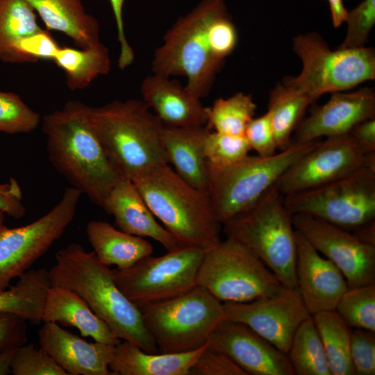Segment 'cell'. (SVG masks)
<instances>
[{
	"label": "cell",
	"instance_id": "cell-1",
	"mask_svg": "<svg viewBox=\"0 0 375 375\" xmlns=\"http://www.w3.org/2000/svg\"><path fill=\"white\" fill-rule=\"evenodd\" d=\"M237 42L238 32L225 0H201L163 36L154 52L152 72L185 77V89L201 99L209 94Z\"/></svg>",
	"mask_w": 375,
	"mask_h": 375
},
{
	"label": "cell",
	"instance_id": "cell-2",
	"mask_svg": "<svg viewBox=\"0 0 375 375\" xmlns=\"http://www.w3.org/2000/svg\"><path fill=\"white\" fill-rule=\"evenodd\" d=\"M87 109L82 102L68 101L43 117L42 131L53 167L71 187L102 208L122 176L96 135Z\"/></svg>",
	"mask_w": 375,
	"mask_h": 375
},
{
	"label": "cell",
	"instance_id": "cell-3",
	"mask_svg": "<svg viewBox=\"0 0 375 375\" xmlns=\"http://www.w3.org/2000/svg\"><path fill=\"white\" fill-rule=\"evenodd\" d=\"M49 274L51 285L77 293L119 339L144 351L158 353L140 309L119 288L112 269L93 251H85L78 243L69 244L56 253Z\"/></svg>",
	"mask_w": 375,
	"mask_h": 375
},
{
	"label": "cell",
	"instance_id": "cell-4",
	"mask_svg": "<svg viewBox=\"0 0 375 375\" xmlns=\"http://www.w3.org/2000/svg\"><path fill=\"white\" fill-rule=\"evenodd\" d=\"M131 180L153 215L183 244L207 250L221 241L222 225L208 192L188 183L168 163Z\"/></svg>",
	"mask_w": 375,
	"mask_h": 375
},
{
	"label": "cell",
	"instance_id": "cell-5",
	"mask_svg": "<svg viewBox=\"0 0 375 375\" xmlns=\"http://www.w3.org/2000/svg\"><path fill=\"white\" fill-rule=\"evenodd\" d=\"M143 101L114 100L88 106L90 122L122 177L133 179L168 160L161 143L163 124Z\"/></svg>",
	"mask_w": 375,
	"mask_h": 375
},
{
	"label": "cell",
	"instance_id": "cell-6",
	"mask_svg": "<svg viewBox=\"0 0 375 375\" xmlns=\"http://www.w3.org/2000/svg\"><path fill=\"white\" fill-rule=\"evenodd\" d=\"M292 217L275 183L222 224L227 238L249 248L287 288L297 286V235Z\"/></svg>",
	"mask_w": 375,
	"mask_h": 375
},
{
	"label": "cell",
	"instance_id": "cell-7",
	"mask_svg": "<svg viewBox=\"0 0 375 375\" xmlns=\"http://www.w3.org/2000/svg\"><path fill=\"white\" fill-rule=\"evenodd\" d=\"M139 308L159 353L187 352L202 347L226 319L223 303L199 285Z\"/></svg>",
	"mask_w": 375,
	"mask_h": 375
},
{
	"label": "cell",
	"instance_id": "cell-8",
	"mask_svg": "<svg viewBox=\"0 0 375 375\" xmlns=\"http://www.w3.org/2000/svg\"><path fill=\"white\" fill-rule=\"evenodd\" d=\"M319 141H292L285 149L269 157L247 156L226 167L208 165V194L222 224L257 201L286 169Z\"/></svg>",
	"mask_w": 375,
	"mask_h": 375
},
{
	"label": "cell",
	"instance_id": "cell-9",
	"mask_svg": "<svg viewBox=\"0 0 375 375\" xmlns=\"http://www.w3.org/2000/svg\"><path fill=\"white\" fill-rule=\"evenodd\" d=\"M293 49L302 61V70L285 80L313 102L326 93L348 91L375 78L373 48L332 51L319 35L310 33L296 36Z\"/></svg>",
	"mask_w": 375,
	"mask_h": 375
},
{
	"label": "cell",
	"instance_id": "cell-10",
	"mask_svg": "<svg viewBox=\"0 0 375 375\" xmlns=\"http://www.w3.org/2000/svg\"><path fill=\"white\" fill-rule=\"evenodd\" d=\"M197 285L222 303L249 302L272 295L283 287L258 256L231 238L205 250Z\"/></svg>",
	"mask_w": 375,
	"mask_h": 375
},
{
	"label": "cell",
	"instance_id": "cell-11",
	"mask_svg": "<svg viewBox=\"0 0 375 375\" xmlns=\"http://www.w3.org/2000/svg\"><path fill=\"white\" fill-rule=\"evenodd\" d=\"M292 214H306L348 231L375 222V165L328 183L284 196Z\"/></svg>",
	"mask_w": 375,
	"mask_h": 375
},
{
	"label": "cell",
	"instance_id": "cell-12",
	"mask_svg": "<svg viewBox=\"0 0 375 375\" xmlns=\"http://www.w3.org/2000/svg\"><path fill=\"white\" fill-rule=\"evenodd\" d=\"M205 250L183 246L149 256L126 269H112L122 292L138 308L180 295L197 285Z\"/></svg>",
	"mask_w": 375,
	"mask_h": 375
},
{
	"label": "cell",
	"instance_id": "cell-13",
	"mask_svg": "<svg viewBox=\"0 0 375 375\" xmlns=\"http://www.w3.org/2000/svg\"><path fill=\"white\" fill-rule=\"evenodd\" d=\"M81 195L68 187L56 206L33 222L14 228L0 224V290L8 288L60 239L75 217Z\"/></svg>",
	"mask_w": 375,
	"mask_h": 375
},
{
	"label": "cell",
	"instance_id": "cell-14",
	"mask_svg": "<svg viewBox=\"0 0 375 375\" xmlns=\"http://www.w3.org/2000/svg\"><path fill=\"white\" fill-rule=\"evenodd\" d=\"M369 165H375V153L364 154L349 133L328 137L290 165L276 184L285 196L328 183Z\"/></svg>",
	"mask_w": 375,
	"mask_h": 375
},
{
	"label": "cell",
	"instance_id": "cell-15",
	"mask_svg": "<svg viewBox=\"0 0 375 375\" xmlns=\"http://www.w3.org/2000/svg\"><path fill=\"white\" fill-rule=\"evenodd\" d=\"M292 219L294 229L340 270L349 288L375 283V245L308 215L294 214Z\"/></svg>",
	"mask_w": 375,
	"mask_h": 375
},
{
	"label": "cell",
	"instance_id": "cell-16",
	"mask_svg": "<svg viewBox=\"0 0 375 375\" xmlns=\"http://www.w3.org/2000/svg\"><path fill=\"white\" fill-rule=\"evenodd\" d=\"M226 319L244 324L288 353L301 324L310 317L297 288L245 303H223Z\"/></svg>",
	"mask_w": 375,
	"mask_h": 375
},
{
	"label": "cell",
	"instance_id": "cell-17",
	"mask_svg": "<svg viewBox=\"0 0 375 375\" xmlns=\"http://www.w3.org/2000/svg\"><path fill=\"white\" fill-rule=\"evenodd\" d=\"M247 375H294L288 356L243 323L225 319L208 340Z\"/></svg>",
	"mask_w": 375,
	"mask_h": 375
},
{
	"label": "cell",
	"instance_id": "cell-18",
	"mask_svg": "<svg viewBox=\"0 0 375 375\" xmlns=\"http://www.w3.org/2000/svg\"><path fill=\"white\" fill-rule=\"evenodd\" d=\"M374 117L375 93L372 88L334 92L326 103L301 121L294 141L306 142L347 134L359 122Z\"/></svg>",
	"mask_w": 375,
	"mask_h": 375
},
{
	"label": "cell",
	"instance_id": "cell-19",
	"mask_svg": "<svg viewBox=\"0 0 375 375\" xmlns=\"http://www.w3.org/2000/svg\"><path fill=\"white\" fill-rule=\"evenodd\" d=\"M296 235V288L306 308L310 315L334 310L349 288L344 275L297 231Z\"/></svg>",
	"mask_w": 375,
	"mask_h": 375
},
{
	"label": "cell",
	"instance_id": "cell-20",
	"mask_svg": "<svg viewBox=\"0 0 375 375\" xmlns=\"http://www.w3.org/2000/svg\"><path fill=\"white\" fill-rule=\"evenodd\" d=\"M38 338L67 375H113L109 365L115 345L89 342L54 322H43Z\"/></svg>",
	"mask_w": 375,
	"mask_h": 375
},
{
	"label": "cell",
	"instance_id": "cell-21",
	"mask_svg": "<svg viewBox=\"0 0 375 375\" xmlns=\"http://www.w3.org/2000/svg\"><path fill=\"white\" fill-rule=\"evenodd\" d=\"M113 216L121 231L147 237L161 244L167 251L185 246L156 219L133 181L122 177L108 194L103 208Z\"/></svg>",
	"mask_w": 375,
	"mask_h": 375
},
{
	"label": "cell",
	"instance_id": "cell-22",
	"mask_svg": "<svg viewBox=\"0 0 375 375\" xmlns=\"http://www.w3.org/2000/svg\"><path fill=\"white\" fill-rule=\"evenodd\" d=\"M143 101L155 111L164 126L206 125V107L201 99L170 77L153 74L142 82Z\"/></svg>",
	"mask_w": 375,
	"mask_h": 375
},
{
	"label": "cell",
	"instance_id": "cell-23",
	"mask_svg": "<svg viewBox=\"0 0 375 375\" xmlns=\"http://www.w3.org/2000/svg\"><path fill=\"white\" fill-rule=\"evenodd\" d=\"M206 125L184 127L163 126L161 143L168 163L185 181L207 192L208 165L204 152Z\"/></svg>",
	"mask_w": 375,
	"mask_h": 375
},
{
	"label": "cell",
	"instance_id": "cell-24",
	"mask_svg": "<svg viewBox=\"0 0 375 375\" xmlns=\"http://www.w3.org/2000/svg\"><path fill=\"white\" fill-rule=\"evenodd\" d=\"M42 322L76 328L83 337L102 343L116 345L122 341L77 293L60 286L49 289Z\"/></svg>",
	"mask_w": 375,
	"mask_h": 375
},
{
	"label": "cell",
	"instance_id": "cell-25",
	"mask_svg": "<svg viewBox=\"0 0 375 375\" xmlns=\"http://www.w3.org/2000/svg\"><path fill=\"white\" fill-rule=\"evenodd\" d=\"M208 342L190 351L149 353L122 340L115 346L109 369L113 375H189Z\"/></svg>",
	"mask_w": 375,
	"mask_h": 375
},
{
	"label": "cell",
	"instance_id": "cell-26",
	"mask_svg": "<svg viewBox=\"0 0 375 375\" xmlns=\"http://www.w3.org/2000/svg\"><path fill=\"white\" fill-rule=\"evenodd\" d=\"M48 31L69 38L78 48L100 42L99 21L86 12L81 0H25Z\"/></svg>",
	"mask_w": 375,
	"mask_h": 375
},
{
	"label": "cell",
	"instance_id": "cell-27",
	"mask_svg": "<svg viewBox=\"0 0 375 375\" xmlns=\"http://www.w3.org/2000/svg\"><path fill=\"white\" fill-rule=\"evenodd\" d=\"M85 231L92 251L108 267L128 268L151 256L153 251L144 238L125 233L106 222L92 220L87 224Z\"/></svg>",
	"mask_w": 375,
	"mask_h": 375
},
{
	"label": "cell",
	"instance_id": "cell-28",
	"mask_svg": "<svg viewBox=\"0 0 375 375\" xmlns=\"http://www.w3.org/2000/svg\"><path fill=\"white\" fill-rule=\"evenodd\" d=\"M50 287L48 270L28 269L15 285L0 290V313L14 315L33 324L42 322Z\"/></svg>",
	"mask_w": 375,
	"mask_h": 375
},
{
	"label": "cell",
	"instance_id": "cell-29",
	"mask_svg": "<svg viewBox=\"0 0 375 375\" xmlns=\"http://www.w3.org/2000/svg\"><path fill=\"white\" fill-rule=\"evenodd\" d=\"M53 61L62 69L66 84L72 91L88 88L111 68L109 51L101 42L85 48L60 47Z\"/></svg>",
	"mask_w": 375,
	"mask_h": 375
},
{
	"label": "cell",
	"instance_id": "cell-30",
	"mask_svg": "<svg viewBox=\"0 0 375 375\" xmlns=\"http://www.w3.org/2000/svg\"><path fill=\"white\" fill-rule=\"evenodd\" d=\"M312 100L285 79L270 92L268 113L277 149L283 151L292 143L291 136Z\"/></svg>",
	"mask_w": 375,
	"mask_h": 375
},
{
	"label": "cell",
	"instance_id": "cell-31",
	"mask_svg": "<svg viewBox=\"0 0 375 375\" xmlns=\"http://www.w3.org/2000/svg\"><path fill=\"white\" fill-rule=\"evenodd\" d=\"M321 338L331 375H353L351 358V328L337 312L325 310L311 315Z\"/></svg>",
	"mask_w": 375,
	"mask_h": 375
},
{
	"label": "cell",
	"instance_id": "cell-32",
	"mask_svg": "<svg viewBox=\"0 0 375 375\" xmlns=\"http://www.w3.org/2000/svg\"><path fill=\"white\" fill-rule=\"evenodd\" d=\"M287 355L294 374L331 375L324 348L312 316L298 327Z\"/></svg>",
	"mask_w": 375,
	"mask_h": 375
},
{
	"label": "cell",
	"instance_id": "cell-33",
	"mask_svg": "<svg viewBox=\"0 0 375 375\" xmlns=\"http://www.w3.org/2000/svg\"><path fill=\"white\" fill-rule=\"evenodd\" d=\"M256 105L249 94L238 92L226 98L215 100L206 107V126L211 131L236 136H244L252 120Z\"/></svg>",
	"mask_w": 375,
	"mask_h": 375
},
{
	"label": "cell",
	"instance_id": "cell-34",
	"mask_svg": "<svg viewBox=\"0 0 375 375\" xmlns=\"http://www.w3.org/2000/svg\"><path fill=\"white\" fill-rule=\"evenodd\" d=\"M41 29L35 10L25 0H0V60L7 62L19 40Z\"/></svg>",
	"mask_w": 375,
	"mask_h": 375
},
{
	"label": "cell",
	"instance_id": "cell-35",
	"mask_svg": "<svg viewBox=\"0 0 375 375\" xmlns=\"http://www.w3.org/2000/svg\"><path fill=\"white\" fill-rule=\"evenodd\" d=\"M335 310L351 328L375 333V283L348 288Z\"/></svg>",
	"mask_w": 375,
	"mask_h": 375
},
{
	"label": "cell",
	"instance_id": "cell-36",
	"mask_svg": "<svg viewBox=\"0 0 375 375\" xmlns=\"http://www.w3.org/2000/svg\"><path fill=\"white\" fill-rule=\"evenodd\" d=\"M39 113L31 109L17 94L0 90V132L28 133L40 123Z\"/></svg>",
	"mask_w": 375,
	"mask_h": 375
},
{
	"label": "cell",
	"instance_id": "cell-37",
	"mask_svg": "<svg viewBox=\"0 0 375 375\" xmlns=\"http://www.w3.org/2000/svg\"><path fill=\"white\" fill-rule=\"evenodd\" d=\"M251 148L244 136H236L210 131L204 152L208 165L214 167H226L237 163L247 156Z\"/></svg>",
	"mask_w": 375,
	"mask_h": 375
},
{
	"label": "cell",
	"instance_id": "cell-38",
	"mask_svg": "<svg viewBox=\"0 0 375 375\" xmlns=\"http://www.w3.org/2000/svg\"><path fill=\"white\" fill-rule=\"evenodd\" d=\"M60 46L49 31H40L19 40L12 48L8 63H33L40 60H53Z\"/></svg>",
	"mask_w": 375,
	"mask_h": 375
},
{
	"label": "cell",
	"instance_id": "cell-39",
	"mask_svg": "<svg viewBox=\"0 0 375 375\" xmlns=\"http://www.w3.org/2000/svg\"><path fill=\"white\" fill-rule=\"evenodd\" d=\"M10 369L14 375H67L47 351L33 343L17 347Z\"/></svg>",
	"mask_w": 375,
	"mask_h": 375
},
{
	"label": "cell",
	"instance_id": "cell-40",
	"mask_svg": "<svg viewBox=\"0 0 375 375\" xmlns=\"http://www.w3.org/2000/svg\"><path fill=\"white\" fill-rule=\"evenodd\" d=\"M346 37L340 49L363 47L375 24V0H363L356 7L347 10Z\"/></svg>",
	"mask_w": 375,
	"mask_h": 375
},
{
	"label": "cell",
	"instance_id": "cell-41",
	"mask_svg": "<svg viewBox=\"0 0 375 375\" xmlns=\"http://www.w3.org/2000/svg\"><path fill=\"white\" fill-rule=\"evenodd\" d=\"M350 351L355 374H375L374 332L351 328Z\"/></svg>",
	"mask_w": 375,
	"mask_h": 375
},
{
	"label": "cell",
	"instance_id": "cell-42",
	"mask_svg": "<svg viewBox=\"0 0 375 375\" xmlns=\"http://www.w3.org/2000/svg\"><path fill=\"white\" fill-rule=\"evenodd\" d=\"M244 136L251 150H254L260 157L272 156L278 149L268 112L253 118L247 125Z\"/></svg>",
	"mask_w": 375,
	"mask_h": 375
},
{
	"label": "cell",
	"instance_id": "cell-43",
	"mask_svg": "<svg viewBox=\"0 0 375 375\" xmlns=\"http://www.w3.org/2000/svg\"><path fill=\"white\" fill-rule=\"evenodd\" d=\"M189 375H247L222 352L208 347L201 353Z\"/></svg>",
	"mask_w": 375,
	"mask_h": 375
},
{
	"label": "cell",
	"instance_id": "cell-44",
	"mask_svg": "<svg viewBox=\"0 0 375 375\" xmlns=\"http://www.w3.org/2000/svg\"><path fill=\"white\" fill-rule=\"evenodd\" d=\"M26 322L14 315L0 313V353L26 342Z\"/></svg>",
	"mask_w": 375,
	"mask_h": 375
},
{
	"label": "cell",
	"instance_id": "cell-45",
	"mask_svg": "<svg viewBox=\"0 0 375 375\" xmlns=\"http://www.w3.org/2000/svg\"><path fill=\"white\" fill-rule=\"evenodd\" d=\"M0 210L15 219L25 215L26 208L20 185L15 178H10L4 183H0Z\"/></svg>",
	"mask_w": 375,
	"mask_h": 375
},
{
	"label": "cell",
	"instance_id": "cell-46",
	"mask_svg": "<svg viewBox=\"0 0 375 375\" xmlns=\"http://www.w3.org/2000/svg\"><path fill=\"white\" fill-rule=\"evenodd\" d=\"M109 1L115 20L117 39L120 47L118 67L123 70L130 66L135 58L133 50L128 42L124 27L123 6L125 0H109Z\"/></svg>",
	"mask_w": 375,
	"mask_h": 375
},
{
	"label": "cell",
	"instance_id": "cell-47",
	"mask_svg": "<svg viewBox=\"0 0 375 375\" xmlns=\"http://www.w3.org/2000/svg\"><path fill=\"white\" fill-rule=\"evenodd\" d=\"M349 134L364 154L375 153V117L359 122Z\"/></svg>",
	"mask_w": 375,
	"mask_h": 375
},
{
	"label": "cell",
	"instance_id": "cell-48",
	"mask_svg": "<svg viewBox=\"0 0 375 375\" xmlns=\"http://www.w3.org/2000/svg\"><path fill=\"white\" fill-rule=\"evenodd\" d=\"M331 10V15L334 27H339L345 21L347 10L343 3V0H327Z\"/></svg>",
	"mask_w": 375,
	"mask_h": 375
},
{
	"label": "cell",
	"instance_id": "cell-49",
	"mask_svg": "<svg viewBox=\"0 0 375 375\" xmlns=\"http://www.w3.org/2000/svg\"><path fill=\"white\" fill-rule=\"evenodd\" d=\"M353 231V233L362 242L375 245V222L369 223Z\"/></svg>",
	"mask_w": 375,
	"mask_h": 375
},
{
	"label": "cell",
	"instance_id": "cell-50",
	"mask_svg": "<svg viewBox=\"0 0 375 375\" xmlns=\"http://www.w3.org/2000/svg\"><path fill=\"white\" fill-rule=\"evenodd\" d=\"M17 348L6 350L0 353V375L11 374V361L15 354Z\"/></svg>",
	"mask_w": 375,
	"mask_h": 375
},
{
	"label": "cell",
	"instance_id": "cell-51",
	"mask_svg": "<svg viewBox=\"0 0 375 375\" xmlns=\"http://www.w3.org/2000/svg\"><path fill=\"white\" fill-rule=\"evenodd\" d=\"M5 214L0 210V224L3 222Z\"/></svg>",
	"mask_w": 375,
	"mask_h": 375
}]
</instances>
